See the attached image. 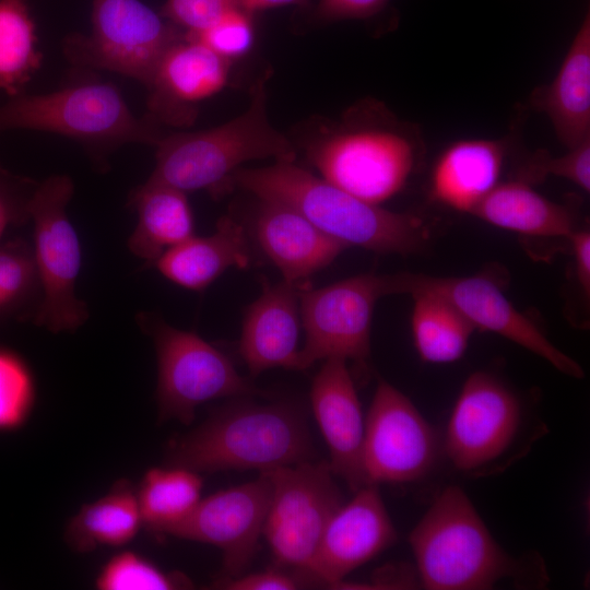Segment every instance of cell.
<instances>
[{"instance_id": "cell-5", "label": "cell", "mask_w": 590, "mask_h": 590, "mask_svg": "<svg viewBox=\"0 0 590 590\" xmlns=\"http://www.w3.org/2000/svg\"><path fill=\"white\" fill-rule=\"evenodd\" d=\"M418 138L371 103L350 109L342 122L308 141L305 150L322 179L380 205L405 186L420 154Z\"/></svg>"}, {"instance_id": "cell-20", "label": "cell", "mask_w": 590, "mask_h": 590, "mask_svg": "<svg viewBox=\"0 0 590 590\" xmlns=\"http://www.w3.org/2000/svg\"><path fill=\"white\" fill-rule=\"evenodd\" d=\"M252 232L258 246L280 270L283 280L302 287L347 248L296 210L274 201L260 200Z\"/></svg>"}, {"instance_id": "cell-1", "label": "cell", "mask_w": 590, "mask_h": 590, "mask_svg": "<svg viewBox=\"0 0 590 590\" xmlns=\"http://www.w3.org/2000/svg\"><path fill=\"white\" fill-rule=\"evenodd\" d=\"M239 188L259 200L285 204L347 248L379 253L411 255L421 251L430 236L417 215L389 211L338 188L295 162L274 161L257 168H238L224 192Z\"/></svg>"}, {"instance_id": "cell-38", "label": "cell", "mask_w": 590, "mask_h": 590, "mask_svg": "<svg viewBox=\"0 0 590 590\" xmlns=\"http://www.w3.org/2000/svg\"><path fill=\"white\" fill-rule=\"evenodd\" d=\"M574 255L577 280L583 292L590 295V233L588 231H574L568 237Z\"/></svg>"}, {"instance_id": "cell-33", "label": "cell", "mask_w": 590, "mask_h": 590, "mask_svg": "<svg viewBox=\"0 0 590 590\" xmlns=\"http://www.w3.org/2000/svg\"><path fill=\"white\" fill-rule=\"evenodd\" d=\"M36 282L33 251L21 243L0 246V312L26 298Z\"/></svg>"}, {"instance_id": "cell-19", "label": "cell", "mask_w": 590, "mask_h": 590, "mask_svg": "<svg viewBox=\"0 0 590 590\" xmlns=\"http://www.w3.org/2000/svg\"><path fill=\"white\" fill-rule=\"evenodd\" d=\"M300 288L284 280L266 282L245 308L238 351L252 377L278 367L297 370Z\"/></svg>"}, {"instance_id": "cell-25", "label": "cell", "mask_w": 590, "mask_h": 590, "mask_svg": "<svg viewBox=\"0 0 590 590\" xmlns=\"http://www.w3.org/2000/svg\"><path fill=\"white\" fill-rule=\"evenodd\" d=\"M471 214L528 236L568 238L576 231L566 205L548 200L521 179L498 182Z\"/></svg>"}, {"instance_id": "cell-28", "label": "cell", "mask_w": 590, "mask_h": 590, "mask_svg": "<svg viewBox=\"0 0 590 590\" xmlns=\"http://www.w3.org/2000/svg\"><path fill=\"white\" fill-rule=\"evenodd\" d=\"M202 479L191 470L168 467L149 470L137 493L142 523L158 532L188 515L201 499Z\"/></svg>"}, {"instance_id": "cell-31", "label": "cell", "mask_w": 590, "mask_h": 590, "mask_svg": "<svg viewBox=\"0 0 590 590\" xmlns=\"http://www.w3.org/2000/svg\"><path fill=\"white\" fill-rule=\"evenodd\" d=\"M35 402V382L24 359L0 347V432L21 428Z\"/></svg>"}, {"instance_id": "cell-2", "label": "cell", "mask_w": 590, "mask_h": 590, "mask_svg": "<svg viewBox=\"0 0 590 590\" xmlns=\"http://www.w3.org/2000/svg\"><path fill=\"white\" fill-rule=\"evenodd\" d=\"M421 586L429 590H485L504 579L543 583L540 562L510 556L496 542L467 494L447 486L409 535Z\"/></svg>"}, {"instance_id": "cell-32", "label": "cell", "mask_w": 590, "mask_h": 590, "mask_svg": "<svg viewBox=\"0 0 590 590\" xmlns=\"http://www.w3.org/2000/svg\"><path fill=\"white\" fill-rule=\"evenodd\" d=\"M558 157L536 152L519 167L523 181L542 179L548 175L567 179L585 191L590 189V139Z\"/></svg>"}, {"instance_id": "cell-24", "label": "cell", "mask_w": 590, "mask_h": 590, "mask_svg": "<svg viewBox=\"0 0 590 590\" xmlns=\"http://www.w3.org/2000/svg\"><path fill=\"white\" fill-rule=\"evenodd\" d=\"M138 223L129 250L153 264L168 249L194 235L193 215L185 192L145 181L130 198Z\"/></svg>"}, {"instance_id": "cell-10", "label": "cell", "mask_w": 590, "mask_h": 590, "mask_svg": "<svg viewBox=\"0 0 590 590\" xmlns=\"http://www.w3.org/2000/svg\"><path fill=\"white\" fill-rule=\"evenodd\" d=\"M401 294V276L361 274L319 287L299 291L305 344L297 370L330 357L364 364L370 353V330L377 300Z\"/></svg>"}, {"instance_id": "cell-9", "label": "cell", "mask_w": 590, "mask_h": 590, "mask_svg": "<svg viewBox=\"0 0 590 590\" xmlns=\"http://www.w3.org/2000/svg\"><path fill=\"white\" fill-rule=\"evenodd\" d=\"M91 33L63 40L73 64L132 78L145 87L166 51L185 32L140 0H92Z\"/></svg>"}, {"instance_id": "cell-16", "label": "cell", "mask_w": 590, "mask_h": 590, "mask_svg": "<svg viewBox=\"0 0 590 590\" xmlns=\"http://www.w3.org/2000/svg\"><path fill=\"white\" fill-rule=\"evenodd\" d=\"M397 538L378 485H365L330 519L306 575L317 585L338 588Z\"/></svg>"}, {"instance_id": "cell-14", "label": "cell", "mask_w": 590, "mask_h": 590, "mask_svg": "<svg viewBox=\"0 0 590 590\" xmlns=\"http://www.w3.org/2000/svg\"><path fill=\"white\" fill-rule=\"evenodd\" d=\"M521 423V405L498 378L475 371L464 381L447 424L444 448L452 465L477 470L502 457Z\"/></svg>"}, {"instance_id": "cell-39", "label": "cell", "mask_w": 590, "mask_h": 590, "mask_svg": "<svg viewBox=\"0 0 590 590\" xmlns=\"http://www.w3.org/2000/svg\"><path fill=\"white\" fill-rule=\"evenodd\" d=\"M241 9L249 13H253L259 10L285 7V5H303L309 0H238Z\"/></svg>"}, {"instance_id": "cell-13", "label": "cell", "mask_w": 590, "mask_h": 590, "mask_svg": "<svg viewBox=\"0 0 590 590\" xmlns=\"http://www.w3.org/2000/svg\"><path fill=\"white\" fill-rule=\"evenodd\" d=\"M272 495L269 475L200 499L179 521L157 533L212 544L222 552V577L244 574L263 533Z\"/></svg>"}, {"instance_id": "cell-22", "label": "cell", "mask_w": 590, "mask_h": 590, "mask_svg": "<svg viewBox=\"0 0 590 590\" xmlns=\"http://www.w3.org/2000/svg\"><path fill=\"white\" fill-rule=\"evenodd\" d=\"M506 148L505 141L487 139H465L449 145L430 175L432 199L471 213L498 184Z\"/></svg>"}, {"instance_id": "cell-17", "label": "cell", "mask_w": 590, "mask_h": 590, "mask_svg": "<svg viewBox=\"0 0 590 590\" xmlns=\"http://www.w3.org/2000/svg\"><path fill=\"white\" fill-rule=\"evenodd\" d=\"M229 61L194 38L173 45L148 84V113L156 123L182 127L197 116V103L227 83Z\"/></svg>"}, {"instance_id": "cell-7", "label": "cell", "mask_w": 590, "mask_h": 590, "mask_svg": "<svg viewBox=\"0 0 590 590\" xmlns=\"http://www.w3.org/2000/svg\"><path fill=\"white\" fill-rule=\"evenodd\" d=\"M137 320L155 347L160 422L176 420L188 425L205 402L263 394L226 354L197 333L177 329L152 314H140Z\"/></svg>"}, {"instance_id": "cell-35", "label": "cell", "mask_w": 590, "mask_h": 590, "mask_svg": "<svg viewBox=\"0 0 590 590\" xmlns=\"http://www.w3.org/2000/svg\"><path fill=\"white\" fill-rule=\"evenodd\" d=\"M237 8H240L238 0H167L161 14L187 37H192Z\"/></svg>"}, {"instance_id": "cell-12", "label": "cell", "mask_w": 590, "mask_h": 590, "mask_svg": "<svg viewBox=\"0 0 590 590\" xmlns=\"http://www.w3.org/2000/svg\"><path fill=\"white\" fill-rule=\"evenodd\" d=\"M437 435L412 401L379 380L365 420L362 467L366 485L409 483L434 467Z\"/></svg>"}, {"instance_id": "cell-34", "label": "cell", "mask_w": 590, "mask_h": 590, "mask_svg": "<svg viewBox=\"0 0 590 590\" xmlns=\"http://www.w3.org/2000/svg\"><path fill=\"white\" fill-rule=\"evenodd\" d=\"M250 14L241 8L234 9L209 28L188 38L200 40L229 61L243 56L252 46L253 27Z\"/></svg>"}, {"instance_id": "cell-26", "label": "cell", "mask_w": 590, "mask_h": 590, "mask_svg": "<svg viewBox=\"0 0 590 590\" xmlns=\"http://www.w3.org/2000/svg\"><path fill=\"white\" fill-rule=\"evenodd\" d=\"M142 524L138 497L128 481L117 482L110 492L81 507L66 528V542L79 553L98 546L130 542Z\"/></svg>"}, {"instance_id": "cell-6", "label": "cell", "mask_w": 590, "mask_h": 590, "mask_svg": "<svg viewBox=\"0 0 590 590\" xmlns=\"http://www.w3.org/2000/svg\"><path fill=\"white\" fill-rule=\"evenodd\" d=\"M28 129L54 132L87 144L156 145L165 134L149 116L137 117L119 90L86 82L37 95L17 94L0 106V132Z\"/></svg>"}, {"instance_id": "cell-30", "label": "cell", "mask_w": 590, "mask_h": 590, "mask_svg": "<svg viewBox=\"0 0 590 590\" xmlns=\"http://www.w3.org/2000/svg\"><path fill=\"white\" fill-rule=\"evenodd\" d=\"M190 585L180 574H167L133 552L111 557L96 579L101 590H168L189 588Z\"/></svg>"}, {"instance_id": "cell-23", "label": "cell", "mask_w": 590, "mask_h": 590, "mask_svg": "<svg viewBox=\"0 0 590 590\" xmlns=\"http://www.w3.org/2000/svg\"><path fill=\"white\" fill-rule=\"evenodd\" d=\"M249 244L244 225L222 216L208 236L192 235L164 252L153 264L170 282L191 291H203L232 267L247 268Z\"/></svg>"}, {"instance_id": "cell-18", "label": "cell", "mask_w": 590, "mask_h": 590, "mask_svg": "<svg viewBox=\"0 0 590 590\" xmlns=\"http://www.w3.org/2000/svg\"><path fill=\"white\" fill-rule=\"evenodd\" d=\"M346 364L339 357L324 359L311 381L309 400L331 471L356 492L366 485L362 467L365 421Z\"/></svg>"}, {"instance_id": "cell-37", "label": "cell", "mask_w": 590, "mask_h": 590, "mask_svg": "<svg viewBox=\"0 0 590 590\" xmlns=\"http://www.w3.org/2000/svg\"><path fill=\"white\" fill-rule=\"evenodd\" d=\"M390 0H319L316 16L332 22L367 19L380 12Z\"/></svg>"}, {"instance_id": "cell-36", "label": "cell", "mask_w": 590, "mask_h": 590, "mask_svg": "<svg viewBox=\"0 0 590 590\" xmlns=\"http://www.w3.org/2000/svg\"><path fill=\"white\" fill-rule=\"evenodd\" d=\"M315 583L306 575L286 573L280 568H269L232 578L221 577L213 586L225 590H295Z\"/></svg>"}, {"instance_id": "cell-40", "label": "cell", "mask_w": 590, "mask_h": 590, "mask_svg": "<svg viewBox=\"0 0 590 590\" xmlns=\"http://www.w3.org/2000/svg\"><path fill=\"white\" fill-rule=\"evenodd\" d=\"M16 217V210L10 198L0 188V240L9 224Z\"/></svg>"}, {"instance_id": "cell-21", "label": "cell", "mask_w": 590, "mask_h": 590, "mask_svg": "<svg viewBox=\"0 0 590 590\" xmlns=\"http://www.w3.org/2000/svg\"><path fill=\"white\" fill-rule=\"evenodd\" d=\"M535 110L551 120L558 139L568 149L590 139V14L587 13L562 66L548 85L530 97Z\"/></svg>"}, {"instance_id": "cell-15", "label": "cell", "mask_w": 590, "mask_h": 590, "mask_svg": "<svg viewBox=\"0 0 590 590\" xmlns=\"http://www.w3.org/2000/svg\"><path fill=\"white\" fill-rule=\"evenodd\" d=\"M402 294L417 290L448 299L475 329L494 332L542 357L558 371L582 378L581 366L555 346L536 324L521 314L489 278H436L401 273Z\"/></svg>"}, {"instance_id": "cell-3", "label": "cell", "mask_w": 590, "mask_h": 590, "mask_svg": "<svg viewBox=\"0 0 590 590\" xmlns=\"http://www.w3.org/2000/svg\"><path fill=\"white\" fill-rule=\"evenodd\" d=\"M312 457L309 427L298 406L238 401L216 410L199 427L174 440L166 451V464L197 473L266 472Z\"/></svg>"}, {"instance_id": "cell-4", "label": "cell", "mask_w": 590, "mask_h": 590, "mask_svg": "<svg viewBox=\"0 0 590 590\" xmlns=\"http://www.w3.org/2000/svg\"><path fill=\"white\" fill-rule=\"evenodd\" d=\"M266 71L252 84L244 113L214 128L164 134L155 145V166L146 181L185 193H223L229 176L253 160L295 162L294 143L272 126L267 113Z\"/></svg>"}, {"instance_id": "cell-8", "label": "cell", "mask_w": 590, "mask_h": 590, "mask_svg": "<svg viewBox=\"0 0 590 590\" xmlns=\"http://www.w3.org/2000/svg\"><path fill=\"white\" fill-rule=\"evenodd\" d=\"M73 191L69 176L54 175L25 203V212L34 223L33 257L43 290L34 321L54 333L74 331L88 317L86 305L75 294L82 250L67 214Z\"/></svg>"}, {"instance_id": "cell-27", "label": "cell", "mask_w": 590, "mask_h": 590, "mask_svg": "<svg viewBox=\"0 0 590 590\" xmlns=\"http://www.w3.org/2000/svg\"><path fill=\"white\" fill-rule=\"evenodd\" d=\"M413 298L411 328L414 345L427 363L458 361L464 354L474 328L461 312L441 295L417 290Z\"/></svg>"}, {"instance_id": "cell-29", "label": "cell", "mask_w": 590, "mask_h": 590, "mask_svg": "<svg viewBox=\"0 0 590 590\" xmlns=\"http://www.w3.org/2000/svg\"><path fill=\"white\" fill-rule=\"evenodd\" d=\"M35 24L26 0H0V90L12 96L38 69Z\"/></svg>"}, {"instance_id": "cell-11", "label": "cell", "mask_w": 590, "mask_h": 590, "mask_svg": "<svg viewBox=\"0 0 590 590\" xmlns=\"http://www.w3.org/2000/svg\"><path fill=\"white\" fill-rule=\"evenodd\" d=\"M266 473L272 495L262 535L276 564L306 575L330 519L343 504L334 474L327 461L311 460Z\"/></svg>"}]
</instances>
